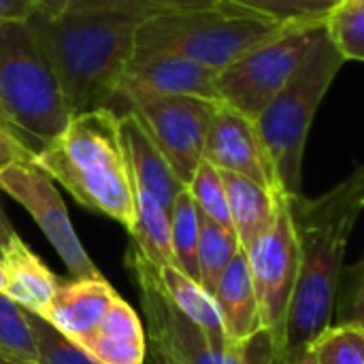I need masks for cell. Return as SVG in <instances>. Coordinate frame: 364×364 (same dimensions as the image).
<instances>
[{
	"instance_id": "obj_15",
	"label": "cell",
	"mask_w": 364,
	"mask_h": 364,
	"mask_svg": "<svg viewBox=\"0 0 364 364\" xmlns=\"http://www.w3.org/2000/svg\"><path fill=\"white\" fill-rule=\"evenodd\" d=\"M119 132L134 188L154 196L171 213L177 194L186 186L179 181L149 130L132 111L119 115Z\"/></svg>"
},
{
	"instance_id": "obj_34",
	"label": "cell",
	"mask_w": 364,
	"mask_h": 364,
	"mask_svg": "<svg viewBox=\"0 0 364 364\" xmlns=\"http://www.w3.org/2000/svg\"><path fill=\"white\" fill-rule=\"evenodd\" d=\"M151 13H166V11H205L218 9L224 0H139Z\"/></svg>"
},
{
	"instance_id": "obj_3",
	"label": "cell",
	"mask_w": 364,
	"mask_h": 364,
	"mask_svg": "<svg viewBox=\"0 0 364 364\" xmlns=\"http://www.w3.org/2000/svg\"><path fill=\"white\" fill-rule=\"evenodd\" d=\"M32 160L81 205L124 228L134 222V183L111 107L75 113L64 132Z\"/></svg>"
},
{
	"instance_id": "obj_40",
	"label": "cell",
	"mask_w": 364,
	"mask_h": 364,
	"mask_svg": "<svg viewBox=\"0 0 364 364\" xmlns=\"http://www.w3.org/2000/svg\"><path fill=\"white\" fill-rule=\"evenodd\" d=\"M0 364H19V363H15V360H11V358H6V356H2V354H0Z\"/></svg>"
},
{
	"instance_id": "obj_1",
	"label": "cell",
	"mask_w": 364,
	"mask_h": 364,
	"mask_svg": "<svg viewBox=\"0 0 364 364\" xmlns=\"http://www.w3.org/2000/svg\"><path fill=\"white\" fill-rule=\"evenodd\" d=\"M299 241V282L282 337L288 364L331 324L350 235L364 211V164L318 198H286Z\"/></svg>"
},
{
	"instance_id": "obj_19",
	"label": "cell",
	"mask_w": 364,
	"mask_h": 364,
	"mask_svg": "<svg viewBox=\"0 0 364 364\" xmlns=\"http://www.w3.org/2000/svg\"><path fill=\"white\" fill-rule=\"evenodd\" d=\"M220 173L226 186L230 222L237 232L239 245L245 252L273 224L277 211V192L237 173Z\"/></svg>"
},
{
	"instance_id": "obj_9",
	"label": "cell",
	"mask_w": 364,
	"mask_h": 364,
	"mask_svg": "<svg viewBox=\"0 0 364 364\" xmlns=\"http://www.w3.org/2000/svg\"><path fill=\"white\" fill-rule=\"evenodd\" d=\"M245 256L258 299L262 328L271 331L282 343L301 267L299 241L286 196L277 194L273 224L245 250Z\"/></svg>"
},
{
	"instance_id": "obj_23",
	"label": "cell",
	"mask_w": 364,
	"mask_h": 364,
	"mask_svg": "<svg viewBox=\"0 0 364 364\" xmlns=\"http://www.w3.org/2000/svg\"><path fill=\"white\" fill-rule=\"evenodd\" d=\"M198 235L200 218L188 188H183L171 209V241L173 264L188 277L198 282Z\"/></svg>"
},
{
	"instance_id": "obj_21",
	"label": "cell",
	"mask_w": 364,
	"mask_h": 364,
	"mask_svg": "<svg viewBox=\"0 0 364 364\" xmlns=\"http://www.w3.org/2000/svg\"><path fill=\"white\" fill-rule=\"evenodd\" d=\"M132 247L154 267L173 264L171 213L147 192L134 188V222L128 230Z\"/></svg>"
},
{
	"instance_id": "obj_7",
	"label": "cell",
	"mask_w": 364,
	"mask_h": 364,
	"mask_svg": "<svg viewBox=\"0 0 364 364\" xmlns=\"http://www.w3.org/2000/svg\"><path fill=\"white\" fill-rule=\"evenodd\" d=\"M324 34L326 17L286 23L218 73L220 102L256 122Z\"/></svg>"
},
{
	"instance_id": "obj_29",
	"label": "cell",
	"mask_w": 364,
	"mask_h": 364,
	"mask_svg": "<svg viewBox=\"0 0 364 364\" xmlns=\"http://www.w3.org/2000/svg\"><path fill=\"white\" fill-rule=\"evenodd\" d=\"M245 11L258 13L275 21H303L324 19L339 0H224Z\"/></svg>"
},
{
	"instance_id": "obj_8",
	"label": "cell",
	"mask_w": 364,
	"mask_h": 364,
	"mask_svg": "<svg viewBox=\"0 0 364 364\" xmlns=\"http://www.w3.org/2000/svg\"><path fill=\"white\" fill-rule=\"evenodd\" d=\"M119 96L126 100L128 111H132L149 130L179 181L188 186L203 162L215 102L196 96H164L145 90H122Z\"/></svg>"
},
{
	"instance_id": "obj_39",
	"label": "cell",
	"mask_w": 364,
	"mask_h": 364,
	"mask_svg": "<svg viewBox=\"0 0 364 364\" xmlns=\"http://www.w3.org/2000/svg\"><path fill=\"white\" fill-rule=\"evenodd\" d=\"M4 290H6V275H4V269L0 262V294H4Z\"/></svg>"
},
{
	"instance_id": "obj_13",
	"label": "cell",
	"mask_w": 364,
	"mask_h": 364,
	"mask_svg": "<svg viewBox=\"0 0 364 364\" xmlns=\"http://www.w3.org/2000/svg\"><path fill=\"white\" fill-rule=\"evenodd\" d=\"M218 73L220 70L215 68L179 55H132L122 90H145L164 96H196L220 102Z\"/></svg>"
},
{
	"instance_id": "obj_20",
	"label": "cell",
	"mask_w": 364,
	"mask_h": 364,
	"mask_svg": "<svg viewBox=\"0 0 364 364\" xmlns=\"http://www.w3.org/2000/svg\"><path fill=\"white\" fill-rule=\"evenodd\" d=\"M158 277L164 292L171 301L194 322L198 324L218 346H226V333L222 324V314L213 294H209L196 279L181 273L175 264L158 267Z\"/></svg>"
},
{
	"instance_id": "obj_30",
	"label": "cell",
	"mask_w": 364,
	"mask_h": 364,
	"mask_svg": "<svg viewBox=\"0 0 364 364\" xmlns=\"http://www.w3.org/2000/svg\"><path fill=\"white\" fill-rule=\"evenodd\" d=\"M222 364H286L282 356V343L279 339L267 331L260 328L254 335L241 339V341H228L224 350Z\"/></svg>"
},
{
	"instance_id": "obj_35",
	"label": "cell",
	"mask_w": 364,
	"mask_h": 364,
	"mask_svg": "<svg viewBox=\"0 0 364 364\" xmlns=\"http://www.w3.org/2000/svg\"><path fill=\"white\" fill-rule=\"evenodd\" d=\"M32 13V0H0V21H26Z\"/></svg>"
},
{
	"instance_id": "obj_6",
	"label": "cell",
	"mask_w": 364,
	"mask_h": 364,
	"mask_svg": "<svg viewBox=\"0 0 364 364\" xmlns=\"http://www.w3.org/2000/svg\"><path fill=\"white\" fill-rule=\"evenodd\" d=\"M73 111L28 21H0V119L38 143L55 141ZM36 151V149H34Z\"/></svg>"
},
{
	"instance_id": "obj_32",
	"label": "cell",
	"mask_w": 364,
	"mask_h": 364,
	"mask_svg": "<svg viewBox=\"0 0 364 364\" xmlns=\"http://www.w3.org/2000/svg\"><path fill=\"white\" fill-rule=\"evenodd\" d=\"M352 284L341 307L339 324H358L364 326V260L350 271Z\"/></svg>"
},
{
	"instance_id": "obj_14",
	"label": "cell",
	"mask_w": 364,
	"mask_h": 364,
	"mask_svg": "<svg viewBox=\"0 0 364 364\" xmlns=\"http://www.w3.org/2000/svg\"><path fill=\"white\" fill-rule=\"evenodd\" d=\"M115 296L117 292L105 277L73 279L68 284H60L41 318L79 346L96 331Z\"/></svg>"
},
{
	"instance_id": "obj_36",
	"label": "cell",
	"mask_w": 364,
	"mask_h": 364,
	"mask_svg": "<svg viewBox=\"0 0 364 364\" xmlns=\"http://www.w3.org/2000/svg\"><path fill=\"white\" fill-rule=\"evenodd\" d=\"M15 235H17V232L13 230V226H11V222H9L6 213H4L2 207H0V250H2Z\"/></svg>"
},
{
	"instance_id": "obj_4",
	"label": "cell",
	"mask_w": 364,
	"mask_h": 364,
	"mask_svg": "<svg viewBox=\"0 0 364 364\" xmlns=\"http://www.w3.org/2000/svg\"><path fill=\"white\" fill-rule=\"evenodd\" d=\"M286 23L230 2L205 11L151 13L134 32L132 55H179L222 70L254 45L277 34Z\"/></svg>"
},
{
	"instance_id": "obj_11",
	"label": "cell",
	"mask_w": 364,
	"mask_h": 364,
	"mask_svg": "<svg viewBox=\"0 0 364 364\" xmlns=\"http://www.w3.org/2000/svg\"><path fill=\"white\" fill-rule=\"evenodd\" d=\"M0 190H4L30 213V218L38 224L41 232L58 252L75 279L102 277V273L81 245L53 179L32 158L17 160L2 168Z\"/></svg>"
},
{
	"instance_id": "obj_22",
	"label": "cell",
	"mask_w": 364,
	"mask_h": 364,
	"mask_svg": "<svg viewBox=\"0 0 364 364\" xmlns=\"http://www.w3.org/2000/svg\"><path fill=\"white\" fill-rule=\"evenodd\" d=\"M198 209V207H196ZM200 235H198V284L213 294L222 273L228 269L232 258L241 252L237 232L226 228L198 211Z\"/></svg>"
},
{
	"instance_id": "obj_37",
	"label": "cell",
	"mask_w": 364,
	"mask_h": 364,
	"mask_svg": "<svg viewBox=\"0 0 364 364\" xmlns=\"http://www.w3.org/2000/svg\"><path fill=\"white\" fill-rule=\"evenodd\" d=\"M145 364H177L171 356L162 354L160 350H156L154 346L147 343V358H145Z\"/></svg>"
},
{
	"instance_id": "obj_38",
	"label": "cell",
	"mask_w": 364,
	"mask_h": 364,
	"mask_svg": "<svg viewBox=\"0 0 364 364\" xmlns=\"http://www.w3.org/2000/svg\"><path fill=\"white\" fill-rule=\"evenodd\" d=\"M288 364H324V363L318 358V354H316V352H314V348L309 346L307 350H303L299 356H294V358H292Z\"/></svg>"
},
{
	"instance_id": "obj_10",
	"label": "cell",
	"mask_w": 364,
	"mask_h": 364,
	"mask_svg": "<svg viewBox=\"0 0 364 364\" xmlns=\"http://www.w3.org/2000/svg\"><path fill=\"white\" fill-rule=\"evenodd\" d=\"M126 264L139 288L147 343L177 364H222L226 346H218L171 301L160 284L158 267L145 260L134 247H130Z\"/></svg>"
},
{
	"instance_id": "obj_28",
	"label": "cell",
	"mask_w": 364,
	"mask_h": 364,
	"mask_svg": "<svg viewBox=\"0 0 364 364\" xmlns=\"http://www.w3.org/2000/svg\"><path fill=\"white\" fill-rule=\"evenodd\" d=\"M36 352H38V364H98L90 354H85L77 343L66 339L60 331H55L45 318L28 311Z\"/></svg>"
},
{
	"instance_id": "obj_12",
	"label": "cell",
	"mask_w": 364,
	"mask_h": 364,
	"mask_svg": "<svg viewBox=\"0 0 364 364\" xmlns=\"http://www.w3.org/2000/svg\"><path fill=\"white\" fill-rule=\"evenodd\" d=\"M203 160H207L220 171L237 173L277 192L273 166L254 119L245 117L243 113L224 102H215Z\"/></svg>"
},
{
	"instance_id": "obj_41",
	"label": "cell",
	"mask_w": 364,
	"mask_h": 364,
	"mask_svg": "<svg viewBox=\"0 0 364 364\" xmlns=\"http://www.w3.org/2000/svg\"><path fill=\"white\" fill-rule=\"evenodd\" d=\"M0 254H2V250H0Z\"/></svg>"
},
{
	"instance_id": "obj_18",
	"label": "cell",
	"mask_w": 364,
	"mask_h": 364,
	"mask_svg": "<svg viewBox=\"0 0 364 364\" xmlns=\"http://www.w3.org/2000/svg\"><path fill=\"white\" fill-rule=\"evenodd\" d=\"M213 299L222 314V324L228 341H241L262 328L256 290L252 284V273L247 256L241 250L228 269L222 273Z\"/></svg>"
},
{
	"instance_id": "obj_27",
	"label": "cell",
	"mask_w": 364,
	"mask_h": 364,
	"mask_svg": "<svg viewBox=\"0 0 364 364\" xmlns=\"http://www.w3.org/2000/svg\"><path fill=\"white\" fill-rule=\"evenodd\" d=\"M311 348L324 364H364V326L331 324Z\"/></svg>"
},
{
	"instance_id": "obj_5",
	"label": "cell",
	"mask_w": 364,
	"mask_h": 364,
	"mask_svg": "<svg viewBox=\"0 0 364 364\" xmlns=\"http://www.w3.org/2000/svg\"><path fill=\"white\" fill-rule=\"evenodd\" d=\"M343 62V55L326 32L254 122L271 160L277 192L286 198L301 194L307 136L316 111Z\"/></svg>"
},
{
	"instance_id": "obj_2",
	"label": "cell",
	"mask_w": 364,
	"mask_h": 364,
	"mask_svg": "<svg viewBox=\"0 0 364 364\" xmlns=\"http://www.w3.org/2000/svg\"><path fill=\"white\" fill-rule=\"evenodd\" d=\"M145 17L143 13L94 11L62 17L32 13L26 19L73 115L109 107L119 96L134 53V32Z\"/></svg>"
},
{
	"instance_id": "obj_31",
	"label": "cell",
	"mask_w": 364,
	"mask_h": 364,
	"mask_svg": "<svg viewBox=\"0 0 364 364\" xmlns=\"http://www.w3.org/2000/svg\"><path fill=\"white\" fill-rule=\"evenodd\" d=\"M34 13L45 17H62L68 13H94V11H126L151 15L139 0H32Z\"/></svg>"
},
{
	"instance_id": "obj_24",
	"label": "cell",
	"mask_w": 364,
	"mask_h": 364,
	"mask_svg": "<svg viewBox=\"0 0 364 364\" xmlns=\"http://www.w3.org/2000/svg\"><path fill=\"white\" fill-rule=\"evenodd\" d=\"M0 354L19 364H38L30 316L4 294H0Z\"/></svg>"
},
{
	"instance_id": "obj_33",
	"label": "cell",
	"mask_w": 364,
	"mask_h": 364,
	"mask_svg": "<svg viewBox=\"0 0 364 364\" xmlns=\"http://www.w3.org/2000/svg\"><path fill=\"white\" fill-rule=\"evenodd\" d=\"M32 154L34 151L0 119V171L17 160L32 158Z\"/></svg>"
},
{
	"instance_id": "obj_26",
	"label": "cell",
	"mask_w": 364,
	"mask_h": 364,
	"mask_svg": "<svg viewBox=\"0 0 364 364\" xmlns=\"http://www.w3.org/2000/svg\"><path fill=\"white\" fill-rule=\"evenodd\" d=\"M186 188L192 194V198H194V203H196V207H198V211L203 215H207L209 220H213V222H218V224H222L226 228H232L226 186H224L220 168H215L213 164L203 160L198 164L192 181Z\"/></svg>"
},
{
	"instance_id": "obj_16",
	"label": "cell",
	"mask_w": 364,
	"mask_h": 364,
	"mask_svg": "<svg viewBox=\"0 0 364 364\" xmlns=\"http://www.w3.org/2000/svg\"><path fill=\"white\" fill-rule=\"evenodd\" d=\"M79 348L98 364H145L147 333L136 311L115 296L96 331Z\"/></svg>"
},
{
	"instance_id": "obj_17",
	"label": "cell",
	"mask_w": 364,
	"mask_h": 364,
	"mask_svg": "<svg viewBox=\"0 0 364 364\" xmlns=\"http://www.w3.org/2000/svg\"><path fill=\"white\" fill-rule=\"evenodd\" d=\"M0 262L6 275L4 296L15 301L26 311L43 316L55 296L60 284L58 277L47 269V264L26 245V241L15 235L0 254Z\"/></svg>"
},
{
	"instance_id": "obj_25",
	"label": "cell",
	"mask_w": 364,
	"mask_h": 364,
	"mask_svg": "<svg viewBox=\"0 0 364 364\" xmlns=\"http://www.w3.org/2000/svg\"><path fill=\"white\" fill-rule=\"evenodd\" d=\"M326 32L343 60L364 62V0H339L326 17Z\"/></svg>"
}]
</instances>
